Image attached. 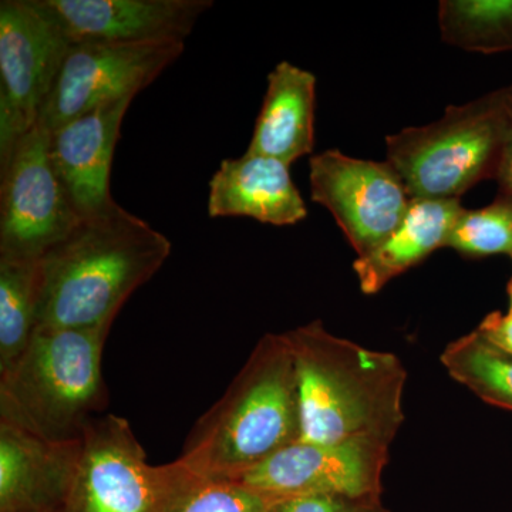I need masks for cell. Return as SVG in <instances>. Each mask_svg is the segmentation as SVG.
<instances>
[{"mask_svg": "<svg viewBox=\"0 0 512 512\" xmlns=\"http://www.w3.org/2000/svg\"><path fill=\"white\" fill-rule=\"evenodd\" d=\"M389 446L370 439L296 441L234 481L274 500L311 494L382 495Z\"/></svg>", "mask_w": 512, "mask_h": 512, "instance_id": "obj_11", "label": "cell"}, {"mask_svg": "<svg viewBox=\"0 0 512 512\" xmlns=\"http://www.w3.org/2000/svg\"><path fill=\"white\" fill-rule=\"evenodd\" d=\"M133 100L124 97L100 104L52 133L53 164L80 218L103 211L114 202L111 163L121 124Z\"/></svg>", "mask_w": 512, "mask_h": 512, "instance_id": "obj_13", "label": "cell"}, {"mask_svg": "<svg viewBox=\"0 0 512 512\" xmlns=\"http://www.w3.org/2000/svg\"><path fill=\"white\" fill-rule=\"evenodd\" d=\"M289 167L275 158L248 153L222 161L210 181L208 215L248 217L275 227L305 220L308 208Z\"/></svg>", "mask_w": 512, "mask_h": 512, "instance_id": "obj_15", "label": "cell"}, {"mask_svg": "<svg viewBox=\"0 0 512 512\" xmlns=\"http://www.w3.org/2000/svg\"><path fill=\"white\" fill-rule=\"evenodd\" d=\"M39 261L0 256V376L28 348L39 326Z\"/></svg>", "mask_w": 512, "mask_h": 512, "instance_id": "obj_18", "label": "cell"}, {"mask_svg": "<svg viewBox=\"0 0 512 512\" xmlns=\"http://www.w3.org/2000/svg\"><path fill=\"white\" fill-rule=\"evenodd\" d=\"M82 439L50 441L0 419V511L60 512Z\"/></svg>", "mask_w": 512, "mask_h": 512, "instance_id": "obj_14", "label": "cell"}, {"mask_svg": "<svg viewBox=\"0 0 512 512\" xmlns=\"http://www.w3.org/2000/svg\"><path fill=\"white\" fill-rule=\"evenodd\" d=\"M178 461V460H177ZM165 512H268L274 498L225 478L198 476L180 463Z\"/></svg>", "mask_w": 512, "mask_h": 512, "instance_id": "obj_21", "label": "cell"}, {"mask_svg": "<svg viewBox=\"0 0 512 512\" xmlns=\"http://www.w3.org/2000/svg\"><path fill=\"white\" fill-rule=\"evenodd\" d=\"M468 258L507 255L512 259V197L498 194L490 205L461 212L447 242Z\"/></svg>", "mask_w": 512, "mask_h": 512, "instance_id": "obj_22", "label": "cell"}, {"mask_svg": "<svg viewBox=\"0 0 512 512\" xmlns=\"http://www.w3.org/2000/svg\"><path fill=\"white\" fill-rule=\"evenodd\" d=\"M507 87L386 137L387 163L412 198L460 200L494 178L507 133Z\"/></svg>", "mask_w": 512, "mask_h": 512, "instance_id": "obj_5", "label": "cell"}, {"mask_svg": "<svg viewBox=\"0 0 512 512\" xmlns=\"http://www.w3.org/2000/svg\"><path fill=\"white\" fill-rule=\"evenodd\" d=\"M441 39L467 52H512V0H441Z\"/></svg>", "mask_w": 512, "mask_h": 512, "instance_id": "obj_20", "label": "cell"}, {"mask_svg": "<svg viewBox=\"0 0 512 512\" xmlns=\"http://www.w3.org/2000/svg\"><path fill=\"white\" fill-rule=\"evenodd\" d=\"M70 42L185 43L212 0H45Z\"/></svg>", "mask_w": 512, "mask_h": 512, "instance_id": "obj_12", "label": "cell"}, {"mask_svg": "<svg viewBox=\"0 0 512 512\" xmlns=\"http://www.w3.org/2000/svg\"><path fill=\"white\" fill-rule=\"evenodd\" d=\"M171 249L170 239L116 201L80 218L39 259V325L110 332Z\"/></svg>", "mask_w": 512, "mask_h": 512, "instance_id": "obj_1", "label": "cell"}, {"mask_svg": "<svg viewBox=\"0 0 512 512\" xmlns=\"http://www.w3.org/2000/svg\"><path fill=\"white\" fill-rule=\"evenodd\" d=\"M296 441L301 410L291 346L285 333H268L177 460L198 476L234 480Z\"/></svg>", "mask_w": 512, "mask_h": 512, "instance_id": "obj_3", "label": "cell"}, {"mask_svg": "<svg viewBox=\"0 0 512 512\" xmlns=\"http://www.w3.org/2000/svg\"><path fill=\"white\" fill-rule=\"evenodd\" d=\"M309 164L312 200L328 208L357 256L369 254L399 227L412 197L387 161L328 150Z\"/></svg>", "mask_w": 512, "mask_h": 512, "instance_id": "obj_10", "label": "cell"}, {"mask_svg": "<svg viewBox=\"0 0 512 512\" xmlns=\"http://www.w3.org/2000/svg\"><path fill=\"white\" fill-rule=\"evenodd\" d=\"M39 121L0 161V256L39 261L79 222Z\"/></svg>", "mask_w": 512, "mask_h": 512, "instance_id": "obj_8", "label": "cell"}, {"mask_svg": "<svg viewBox=\"0 0 512 512\" xmlns=\"http://www.w3.org/2000/svg\"><path fill=\"white\" fill-rule=\"evenodd\" d=\"M476 330L497 348L512 355V315L510 313L491 312L490 315L485 316Z\"/></svg>", "mask_w": 512, "mask_h": 512, "instance_id": "obj_24", "label": "cell"}, {"mask_svg": "<svg viewBox=\"0 0 512 512\" xmlns=\"http://www.w3.org/2000/svg\"><path fill=\"white\" fill-rule=\"evenodd\" d=\"M463 211L460 200L412 198L399 227L369 254L357 256L353 269L362 292L375 295L437 249L447 247Z\"/></svg>", "mask_w": 512, "mask_h": 512, "instance_id": "obj_17", "label": "cell"}, {"mask_svg": "<svg viewBox=\"0 0 512 512\" xmlns=\"http://www.w3.org/2000/svg\"><path fill=\"white\" fill-rule=\"evenodd\" d=\"M507 291H508V298H510V311H508L507 313H510V315H512V278L510 279V282H508Z\"/></svg>", "mask_w": 512, "mask_h": 512, "instance_id": "obj_26", "label": "cell"}, {"mask_svg": "<svg viewBox=\"0 0 512 512\" xmlns=\"http://www.w3.org/2000/svg\"><path fill=\"white\" fill-rule=\"evenodd\" d=\"M285 335L295 362L301 441L392 443L404 421L402 360L338 338L319 320Z\"/></svg>", "mask_w": 512, "mask_h": 512, "instance_id": "obj_2", "label": "cell"}, {"mask_svg": "<svg viewBox=\"0 0 512 512\" xmlns=\"http://www.w3.org/2000/svg\"><path fill=\"white\" fill-rule=\"evenodd\" d=\"M316 76L281 62L268 74L264 103L245 153L291 165L315 148Z\"/></svg>", "mask_w": 512, "mask_h": 512, "instance_id": "obj_16", "label": "cell"}, {"mask_svg": "<svg viewBox=\"0 0 512 512\" xmlns=\"http://www.w3.org/2000/svg\"><path fill=\"white\" fill-rule=\"evenodd\" d=\"M180 464H148L123 417H96L82 436L79 461L60 512H165Z\"/></svg>", "mask_w": 512, "mask_h": 512, "instance_id": "obj_7", "label": "cell"}, {"mask_svg": "<svg viewBox=\"0 0 512 512\" xmlns=\"http://www.w3.org/2000/svg\"><path fill=\"white\" fill-rule=\"evenodd\" d=\"M70 45L45 0L0 2V161L39 123Z\"/></svg>", "mask_w": 512, "mask_h": 512, "instance_id": "obj_6", "label": "cell"}, {"mask_svg": "<svg viewBox=\"0 0 512 512\" xmlns=\"http://www.w3.org/2000/svg\"><path fill=\"white\" fill-rule=\"evenodd\" d=\"M109 330L37 326L0 376V419L50 441H76L109 403L101 370Z\"/></svg>", "mask_w": 512, "mask_h": 512, "instance_id": "obj_4", "label": "cell"}, {"mask_svg": "<svg viewBox=\"0 0 512 512\" xmlns=\"http://www.w3.org/2000/svg\"><path fill=\"white\" fill-rule=\"evenodd\" d=\"M268 512H390L382 495L311 494L278 498Z\"/></svg>", "mask_w": 512, "mask_h": 512, "instance_id": "obj_23", "label": "cell"}, {"mask_svg": "<svg viewBox=\"0 0 512 512\" xmlns=\"http://www.w3.org/2000/svg\"><path fill=\"white\" fill-rule=\"evenodd\" d=\"M507 133L501 153L500 164L494 180L500 185L501 194L512 197V86L507 87Z\"/></svg>", "mask_w": 512, "mask_h": 512, "instance_id": "obj_25", "label": "cell"}, {"mask_svg": "<svg viewBox=\"0 0 512 512\" xmlns=\"http://www.w3.org/2000/svg\"><path fill=\"white\" fill-rule=\"evenodd\" d=\"M184 49L185 43H72L39 121L53 133L100 104L136 97L177 62Z\"/></svg>", "mask_w": 512, "mask_h": 512, "instance_id": "obj_9", "label": "cell"}, {"mask_svg": "<svg viewBox=\"0 0 512 512\" xmlns=\"http://www.w3.org/2000/svg\"><path fill=\"white\" fill-rule=\"evenodd\" d=\"M448 375L485 403L512 412V355L480 332L461 336L441 353Z\"/></svg>", "mask_w": 512, "mask_h": 512, "instance_id": "obj_19", "label": "cell"}]
</instances>
